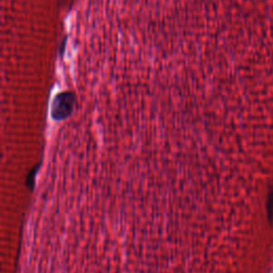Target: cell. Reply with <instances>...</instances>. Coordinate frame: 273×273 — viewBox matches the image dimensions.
<instances>
[{
    "instance_id": "1",
    "label": "cell",
    "mask_w": 273,
    "mask_h": 273,
    "mask_svg": "<svg viewBox=\"0 0 273 273\" xmlns=\"http://www.w3.org/2000/svg\"><path fill=\"white\" fill-rule=\"evenodd\" d=\"M267 216L270 223L273 221V182L271 183L270 189L268 191V197H267Z\"/></svg>"
}]
</instances>
